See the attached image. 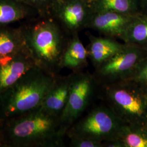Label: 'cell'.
<instances>
[{"instance_id": "15", "label": "cell", "mask_w": 147, "mask_h": 147, "mask_svg": "<svg viewBox=\"0 0 147 147\" xmlns=\"http://www.w3.org/2000/svg\"><path fill=\"white\" fill-rule=\"evenodd\" d=\"M121 39L125 44L147 51V15L139 13L133 16Z\"/></svg>"}, {"instance_id": "24", "label": "cell", "mask_w": 147, "mask_h": 147, "mask_svg": "<svg viewBox=\"0 0 147 147\" xmlns=\"http://www.w3.org/2000/svg\"><path fill=\"white\" fill-rule=\"evenodd\" d=\"M146 91V103L147 105V90H145Z\"/></svg>"}, {"instance_id": "20", "label": "cell", "mask_w": 147, "mask_h": 147, "mask_svg": "<svg viewBox=\"0 0 147 147\" xmlns=\"http://www.w3.org/2000/svg\"><path fill=\"white\" fill-rule=\"evenodd\" d=\"M37 11L40 16H47L56 0H18Z\"/></svg>"}, {"instance_id": "23", "label": "cell", "mask_w": 147, "mask_h": 147, "mask_svg": "<svg viewBox=\"0 0 147 147\" xmlns=\"http://www.w3.org/2000/svg\"><path fill=\"white\" fill-rule=\"evenodd\" d=\"M143 127H144V130H145V131L146 132V133H147V121L146 122V124L143 126Z\"/></svg>"}, {"instance_id": "9", "label": "cell", "mask_w": 147, "mask_h": 147, "mask_svg": "<svg viewBox=\"0 0 147 147\" xmlns=\"http://www.w3.org/2000/svg\"><path fill=\"white\" fill-rule=\"evenodd\" d=\"M36 65L27 49L14 55L0 56V94Z\"/></svg>"}, {"instance_id": "8", "label": "cell", "mask_w": 147, "mask_h": 147, "mask_svg": "<svg viewBox=\"0 0 147 147\" xmlns=\"http://www.w3.org/2000/svg\"><path fill=\"white\" fill-rule=\"evenodd\" d=\"M92 13L86 0H56L49 16L74 34L86 27Z\"/></svg>"}, {"instance_id": "10", "label": "cell", "mask_w": 147, "mask_h": 147, "mask_svg": "<svg viewBox=\"0 0 147 147\" xmlns=\"http://www.w3.org/2000/svg\"><path fill=\"white\" fill-rule=\"evenodd\" d=\"M133 16L115 11L94 13L91 14L86 27L108 37L121 38Z\"/></svg>"}, {"instance_id": "13", "label": "cell", "mask_w": 147, "mask_h": 147, "mask_svg": "<svg viewBox=\"0 0 147 147\" xmlns=\"http://www.w3.org/2000/svg\"><path fill=\"white\" fill-rule=\"evenodd\" d=\"M88 58V50L80 40L78 34L75 33L68 42L61 59L60 67L69 69L74 73H79L87 67Z\"/></svg>"}, {"instance_id": "1", "label": "cell", "mask_w": 147, "mask_h": 147, "mask_svg": "<svg viewBox=\"0 0 147 147\" xmlns=\"http://www.w3.org/2000/svg\"><path fill=\"white\" fill-rule=\"evenodd\" d=\"M28 52L36 64L55 74L67 47L62 27L50 16H39L20 27Z\"/></svg>"}, {"instance_id": "25", "label": "cell", "mask_w": 147, "mask_h": 147, "mask_svg": "<svg viewBox=\"0 0 147 147\" xmlns=\"http://www.w3.org/2000/svg\"><path fill=\"white\" fill-rule=\"evenodd\" d=\"M86 1H88V2H89V3H90V2L92 0H86Z\"/></svg>"}, {"instance_id": "5", "label": "cell", "mask_w": 147, "mask_h": 147, "mask_svg": "<svg viewBox=\"0 0 147 147\" xmlns=\"http://www.w3.org/2000/svg\"><path fill=\"white\" fill-rule=\"evenodd\" d=\"M123 122L106 106H99L78 119L69 129V137L104 142L116 140Z\"/></svg>"}, {"instance_id": "11", "label": "cell", "mask_w": 147, "mask_h": 147, "mask_svg": "<svg viewBox=\"0 0 147 147\" xmlns=\"http://www.w3.org/2000/svg\"><path fill=\"white\" fill-rule=\"evenodd\" d=\"M74 74L73 72L67 76L57 78L40 107L42 110L59 119L68 99Z\"/></svg>"}, {"instance_id": "7", "label": "cell", "mask_w": 147, "mask_h": 147, "mask_svg": "<svg viewBox=\"0 0 147 147\" xmlns=\"http://www.w3.org/2000/svg\"><path fill=\"white\" fill-rule=\"evenodd\" d=\"M96 86L92 74L82 71L75 73L68 99L59 117L63 135L67 133L86 109Z\"/></svg>"}, {"instance_id": "14", "label": "cell", "mask_w": 147, "mask_h": 147, "mask_svg": "<svg viewBox=\"0 0 147 147\" xmlns=\"http://www.w3.org/2000/svg\"><path fill=\"white\" fill-rule=\"evenodd\" d=\"M90 41L88 58L94 69L121 50L125 44L110 38L92 37Z\"/></svg>"}, {"instance_id": "4", "label": "cell", "mask_w": 147, "mask_h": 147, "mask_svg": "<svg viewBox=\"0 0 147 147\" xmlns=\"http://www.w3.org/2000/svg\"><path fill=\"white\" fill-rule=\"evenodd\" d=\"M107 106L125 124L144 126L147 121L146 91L124 80L101 86Z\"/></svg>"}, {"instance_id": "18", "label": "cell", "mask_w": 147, "mask_h": 147, "mask_svg": "<svg viewBox=\"0 0 147 147\" xmlns=\"http://www.w3.org/2000/svg\"><path fill=\"white\" fill-rule=\"evenodd\" d=\"M115 140L121 147H147V134L143 126L123 123Z\"/></svg>"}, {"instance_id": "12", "label": "cell", "mask_w": 147, "mask_h": 147, "mask_svg": "<svg viewBox=\"0 0 147 147\" xmlns=\"http://www.w3.org/2000/svg\"><path fill=\"white\" fill-rule=\"evenodd\" d=\"M39 16L37 11L18 0H0V28Z\"/></svg>"}, {"instance_id": "17", "label": "cell", "mask_w": 147, "mask_h": 147, "mask_svg": "<svg viewBox=\"0 0 147 147\" xmlns=\"http://www.w3.org/2000/svg\"><path fill=\"white\" fill-rule=\"evenodd\" d=\"M26 49L20 27L0 28V56L14 55Z\"/></svg>"}, {"instance_id": "6", "label": "cell", "mask_w": 147, "mask_h": 147, "mask_svg": "<svg viewBox=\"0 0 147 147\" xmlns=\"http://www.w3.org/2000/svg\"><path fill=\"white\" fill-rule=\"evenodd\" d=\"M124 44L121 50L95 68L92 74L98 86L127 80L138 64L147 56L146 50Z\"/></svg>"}, {"instance_id": "3", "label": "cell", "mask_w": 147, "mask_h": 147, "mask_svg": "<svg viewBox=\"0 0 147 147\" xmlns=\"http://www.w3.org/2000/svg\"><path fill=\"white\" fill-rule=\"evenodd\" d=\"M14 118L7 132L9 141L16 146H58L63 135L59 118L50 116L40 108ZM13 118V119H14Z\"/></svg>"}, {"instance_id": "21", "label": "cell", "mask_w": 147, "mask_h": 147, "mask_svg": "<svg viewBox=\"0 0 147 147\" xmlns=\"http://www.w3.org/2000/svg\"><path fill=\"white\" fill-rule=\"evenodd\" d=\"M70 145L73 147H104V143L90 138L71 137Z\"/></svg>"}, {"instance_id": "16", "label": "cell", "mask_w": 147, "mask_h": 147, "mask_svg": "<svg viewBox=\"0 0 147 147\" xmlns=\"http://www.w3.org/2000/svg\"><path fill=\"white\" fill-rule=\"evenodd\" d=\"M90 5L92 13L115 11L129 16L141 13V0H92Z\"/></svg>"}, {"instance_id": "22", "label": "cell", "mask_w": 147, "mask_h": 147, "mask_svg": "<svg viewBox=\"0 0 147 147\" xmlns=\"http://www.w3.org/2000/svg\"><path fill=\"white\" fill-rule=\"evenodd\" d=\"M141 13L147 15V0H141Z\"/></svg>"}, {"instance_id": "2", "label": "cell", "mask_w": 147, "mask_h": 147, "mask_svg": "<svg viewBox=\"0 0 147 147\" xmlns=\"http://www.w3.org/2000/svg\"><path fill=\"white\" fill-rule=\"evenodd\" d=\"M57 78L36 65L0 94V115L11 119L40 108Z\"/></svg>"}, {"instance_id": "19", "label": "cell", "mask_w": 147, "mask_h": 147, "mask_svg": "<svg viewBox=\"0 0 147 147\" xmlns=\"http://www.w3.org/2000/svg\"><path fill=\"white\" fill-rule=\"evenodd\" d=\"M127 80L136 83L144 90H147V56L138 64Z\"/></svg>"}]
</instances>
